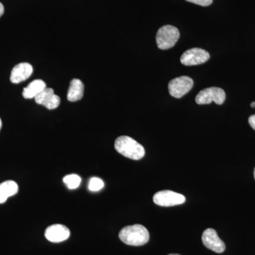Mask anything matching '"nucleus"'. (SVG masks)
Instances as JSON below:
<instances>
[{
	"mask_svg": "<svg viewBox=\"0 0 255 255\" xmlns=\"http://www.w3.org/2000/svg\"><path fill=\"white\" fill-rule=\"evenodd\" d=\"M121 241L131 246H142L150 239L148 231L142 225H133L124 227L119 233Z\"/></svg>",
	"mask_w": 255,
	"mask_h": 255,
	"instance_id": "obj_1",
	"label": "nucleus"
},
{
	"mask_svg": "<svg viewBox=\"0 0 255 255\" xmlns=\"http://www.w3.org/2000/svg\"><path fill=\"white\" fill-rule=\"evenodd\" d=\"M114 147L119 153L127 158L138 160L145 156V151L142 145L127 135L119 137L116 140Z\"/></svg>",
	"mask_w": 255,
	"mask_h": 255,
	"instance_id": "obj_2",
	"label": "nucleus"
},
{
	"mask_svg": "<svg viewBox=\"0 0 255 255\" xmlns=\"http://www.w3.org/2000/svg\"><path fill=\"white\" fill-rule=\"evenodd\" d=\"M180 36L177 28L171 25H165L157 31L156 42L157 47L161 50H167L172 48Z\"/></svg>",
	"mask_w": 255,
	"mask_h": 255,
	"instance_id": "obj_3",
	"label": "nucleus"
},
{
	"mask_svg": "<svg viewBox=\"0 0 255 255\" xmlns=\"http://www.w3.org/2000/svg\"><path fill=\"white\" fill-rule=\"evenodd\" d=\"M195 100L196 103L200 105H209L212 102L221 105L226 100V93L219 87H209L201 90L196 96Z\"/></svg>",
	"mask_w": 255,
	"mask_h": 255,
	"instance_id": "obj_4",
	"label": "nucleus"
},
{
	"mask_svg": "<svg viewBox=\"0 0 255 255\" xmlns=\"http://www.w3.org/2000/svg\"><path fill=\"white\" fill-rule=\"evenodd\" d=\"M185 196L170 190L158 191L153 196L155 204L164 207L180 205L185 202Z\"/></svg>",
	"mask_w": 255,
	"mask_h": 255,
	"instance_id": "obj_5",
	"label": "nucleus"
},
{
	"mask_svg": "<svg viewBox=\"0 0 255 255\" xmlns=\"http://www.w3.org/2000/svg\"><path fill=\"white\" fill-rule=\"evenodd\" d=\"M194 86L192 79L187 76H182L174 78L169 82V92L172 97L175 98H182L187 95Z\"/></svg>",
	"mask_w": 255,
	"mask_h": 255,
	"instance_id": "obj_6",
	"label": "nucleus"
},
{
	"mask_svg": "<svg viewBox=\"0 0 255 255\" xmlns=\"http://www.w3.org/2000/svg\"><path fill=\"white\" fill-rule=\"evenodd\" d=\"M210 58L206 50L199 48H191L184 52L181 56V63L186 66L201 65L206 63Z\"/></svg>",
	"mask_w": 255,
	"mask_h": 255,
	"instance_id": "obj_7",
	"label": "nucleus"
},
{
	"mask_svg": "<svg viewBox=\"0 0 255 255\" xmlns=\"http://www.w3.org/2000/svg\"><path fill=\"white\" fill-rule=\"evenodd\" d=\"M203 244L211 251L216 253H222L226 250V246L220 239L217 233L213 228H208L202 235Z\"/></svg>",
	"mask_w": 255,
	"mask_h": 255,
	"instance_id": "obj_8",
	"label": "nucleus"
},
{
	"mask_svg": "<svg viewBox=\"0 0 255 255\" xmlns=\"http://www.w3.org/2000/svg\"><path fill=\"white\" fill-rule=\"evenodd\" d=\"M70 232L66 226L63 225L55 224L47 228L45 236L48 241L51 243H61L68 240L70 237Z\"/></svg>",
	"mask_w": 255,
	"mask_h": 255,
	"instance_id": "obj_9",
	"label": "nucleus"
},
{
	"mask_svg": "<svg viewBox=\"0 0 255 255\" xmlns=\"http://www.w3.org/2000/svg\"><path fill=\"white\" fill-rule=\"evenodd\" d=\"M35 101L38 105L44 106L48 110H55L58 108L60 104V99L55 95L54 90L52 88H46L39 95L35 97Z\"/></svg>",
	"mask_w": 255,
	"mask_h": 255,
	"instance_id": "obj_10",
	"label": "nucleus"
},
{
	"mask_svg": "<svg viewBox=\"0 0 255 255\" xmlns=\"http://www.w3.org/2000/svg\"><path fill=\"white\" fill-rule=\"evenodd\" d=\"M33 67L31 64L22 63L18 64L11 71L10 80L12 83L18 84L25 81L33 73Z\"/></svg>",
	"mask_w": 255,
	"mask_h": 255,
	"instance_id": "obj_11",
	"label": "nucleus"
},
{
	"mask_svg": "<svg viewBox=\"0 0 255 255\" xmlns=\"http://www.w3.org/2000/svg\"><path fill=\"white\" fill-rule=\"evenodd\" d=\"M85 86L81 80L79 79H73L70 82L67 98L70 102H77L81 100L84 95Z\"/></svg>",
	"mask_w": 255,
	"mask_h": 255,
	"instance_id": "obj_12",
	"label": "nucleus"
},
{
	"mask_svg": "<svg viewBox=\"0 0 255 255\" xmlns=\"http://www.w3.org/2000/svg\"><path fill=\"white\" fill-rule=\"evenodd\" d=\"M46 88V85L44 81L41 80H34L23 89V97L25 99L35 98Z\"/></svg>",
	"mask_w": 255,
	"mask_h": 255,
	"instance_id": "obj_13",
	"label": "nucleus"
},
{
	"mask_svg": "<svg viewBox=\"0 0 255 255\" xmlns=\"http://www.w3.org/2000/svg\"><path fill=\"white\" fill-rule=\"evenodd\" d=\"M18 184L14 181H6L0 184V204H3L8 198L17 194Z\"/></svg>",
	"mask_w": 255,
	"mask_h": 255,
	"instance_id": "obj_14",
	"label": "nucleus"
},
{
	"mask_svg": "<svg viewBox=\"0 0 255 255\" xmlns=\"http://www.w3.org/2000/svg\"><path fill=\"white\" fill-rule=\"evenodd\" d=\"M63 182L66 184L67 187L70 189H77L80 185L81 178L77 174H69L65 176L63 179Z\"/></svg>",
	"mask_w": 255,
	"mask_h": 255,
	"instance_id": "obj_15",
	"label": "nucleus"
},
{
	"mask_svg": "<svg viewBox=\"0 0 255 255\" xmlns=\"http://www.w3.org/2000/svg\"><path fill=\"white\" fill-rule=\"evenodd\" d=\"M105 186L103 181L98 177H92L89 183V189L91 191H99Z\"/></svg>",
	"mask_w": 255,
	"mask_h": 255,
	"instance_id": "obj_16",
	"label": "nucleus"
},
{
	"mask_svg": "<svg viewBox=\"0 0 255 255\" xmlns=\"http://www.w3.org/2000/svg\"><path fill=\"white\" fill-rule=\"evenodd\" d=\"M189 2L193 3V4L200 5L202 6H208L212 4L213 0H186Z\"/></svg>",
	"mask_w": 255,
	"mask_h": 255,
	"instance_id": "obj_17",
	"label": "nucleus"
},
{
	"mask_svg": "<svg viewBox=\"0 0 255 255\" xmlns=\"http://www.w3.org/2000/svg\"><path fill=\"white\" fill-rule=\"evenodd\" d=\"M248 122H249L251 127L255 130V115H253L251 116V117H250Z\"/></svg>",
	"mask_w": 255,
	"mask_h": 255,
	"instance_id": "obj_18",
	"label": "nucleus"
},
{
	"mask_svg": "<svg viewBox=\"0 0 255 255\" xmlns=\"http://www.w3.org/2000/svg\"><path fill=\"white\" fill-rule=\"evenodd\" d=\"M4 6H3V4H1V2H0V17H1V16H2L3 14H4Z\"/></svg>",
	"mask_w": 255,
	"mask_h": 255,
	"instance_id": "obj_19",
	"label": "nucleus"
},
{
	"mask_svg": "<svg viewBox=\"0 0 255 255\" xmlns=\"http://www.w3.org/2000/svg\"><path fill=\"white\" fill-rule=\"evenodd\" d=\"M251 107H255V102H253V103L251 104Z\"/></svg>",
	"mask_w": 255,
	"mask_h": 255,
	"instance_id": "obj_20",
	"label": "nucleus"
},
{
	"mask_svg": "<svg viewBox=\"0 0 255 255\" xmlns=\"http://www.w3.org/2000/svg\"><path fill=\"white\" fill-rule=\"evenodd\" d=\"M1 119H0V130H1Z\"/></svg>",
	"mask_w": 255,
	"mask_h": 255,
	"instance_id": "obj_21",
	"label": "nucleus"
},
{
	"mask_svg": "<svg viewBox=\"0 0 255 255\" xmlns=\"http://www.w3.org/2000/svg\"><path fill=\"white\" fill-rule=\"evenodd\" d=\"M178 255V254H170V255Z\"/></svg>",
	"mask_w": 255,
	"mask_h": 255,
	"instance_id": "obj_22",
	"label": "nucleus"
},
{
	"mask_svg": "<svg viewBox=\"0 0 255 255\" xmlns=\"http://www.w3.org/2000/svg\"><path fill=\"white\" fill-rule=\"evenodd\" d=\"M254 177H255V170H254Z\"/></svg>",
	"mask_w": 255,
	"mask_h": 255,
	"instance_id": "obj_23",
	"label": "nucleus"
}]
</instances>
